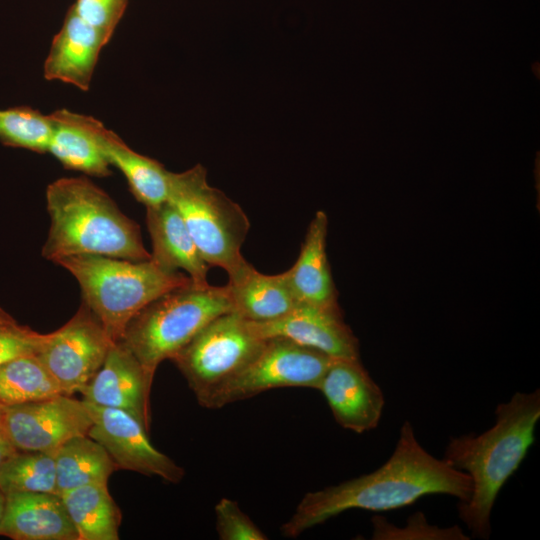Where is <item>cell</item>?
Listing matches in <instances>:
<instances>
[{
	"label": "cell",
	"instance_id": "d6986e66",
	"mask_svg": "<svg viewBox=\"0 0 540 540\" xmlns=\"http://www.w3.org/2000/svg\"><path fill=\"white\" fill-rule=\"evenodd\" d=\"M328 217L317 211L309 223L299 256L284 272L298 304L338 307L337 290L326 253Z\"/></svg>",
	"mask_w": 540,
	"mask_h": 540
},
{
	"label": "cell",
	"instance_id": "2e32d148",
	"mask_svg": "<svg viewBox=\"0 0 540 540\" xmlns=\"http://www.w3.org/2000/svg\"><path fill=\"white\" fill-rule=\"evenodd\" d=\"M5 495L0 535L14 540H79L60 495L42 492Z\"/></svg>",
	"mask_w": 540,
	"mask_h": 540
},
{
	"label": "cell",
	"instance_id": "836d02e7",
	"mask_svg": "<svg viewBox=\"0 0 540 540\" xmlns=\"http://www.w3.org/2000/svg\"><path fill=\"white\" fill-rule=\"evenodd\" d=\"M3 408H4V406L0 404V416L2 414Z\"/></svg>",
	"mask_w": 540,
	"mask_h": 540
},
{
	"label": "cell",
	"instance_id": "9a60e30c",
	"mask_svg": "<svg viewBox=\"0 0 540 540\" xmlns=\"http://www.w3.org/2000/svg\"><path fill=\"white\" fill-rule=\"evenodd\" d=\"M109 39L71 7L54 36L43 67L45 79L88 91L101 49Z\"/></svg>",
	"mask_w": 540,
	"mask_h": 540
},
{
	"label": "cell",
	"instance_id": "7a4b0ae2",
	"mask_svg": "<svg viewBox=\"0 0 540 540\" xmlns=\"http://www.w3.org/2000/svg\"><path fill=\"white\" fill-rule=\"evenodd\" d=\"M539 419V389L516 392L510 400L498 404L495 422L488 430L448 442L443 460L466 473L471 481L470 496L459 502L458 515L473 536L489 538L495 501L533 445Z\"/></svg>",
	"mask_w": 540,
	"mask_h": 540
},
{
	"label": "cell",
	"instance_id": "5b68a950",
	"mask_svg": "<svg viewBox=\"0 0 540 540\" xmlns=\"http://www.w3.org/2000/svg\"><path fill=\"white\" fill-rule=\"evenodd\" d=\"M233 311L227 286L178 287L156 298L127 324L121 341L154 377L208 323Z\"/></svg>",
	"mask_w": 540,
	"mask_h": 540
},
{
	"label": "cell",
	"instance_id": "4dcf8cb0",
	"mask_svg": "<svg viewBox=\"0 0 540 540\" xmlns=\"http://www.w3.org/2000/svg\"><path fill=\"white\" fill-rule=\"evenodd\" d=\"M18 450L9 439L0 420V469L2 465Z\"/></svg>",
	"mask_w": 540,
	"mask_h": 540
},
{
	"label": "cell",
	"instance_id": "d4e9b609",
	"mask_svg": "<svg viewBox=\"0 0 540 540\" xmlns=\"http://www.w3.org/2000/svg\"><path fill=\"white\" fill-rule=\"evenodd\" d=\"M0 489L58 494L53 452L17 451L0 469Z\"/></svg>",
	"mask_w": 540,
	"mask_h": 540
},
{
	"label": "cell",
	"instance_id": "8fae6325",
	"mask_svg": "<svg viewBox=\"0 0 540 540\" xmlns=\"http://www.w3.org/2000/svg\"><path fill=\"white\" fill-rule=\"evenodd\" d=\"M85 403L93 421L87 435L104 447L116 469L157 476L170 483L183 479L184 469L153 446L149 431L136 418L120 409Z\"/></svg>",
	"mask_w": 540,
	"mask_h": 540
},
{
	"label": "cell",
	"instance_id": "484cf974",
	"mask_svg": "<svg viewBox=\"0 0 540 540\" xmlns=\"http://www.w3.org/2000/svg\"><path fill=\"white\" fill-rule=\"evenodd\" d=\"M52 129L50 114L29 106L0 109V143L5 146L46 153Z\"/></svg>",
	"mask_w": 540,
	"mask_h": 540
},
{
	"label": "cell",
	"instance_id": "e0dca14e",
	"mask_svg": "<svg viewBox=\"0 0 540 540\" xmlns=\"http://www.w3.org/2000/svg\"><path fill=\"white\" fill-rule=\"evenodd\" d=\"M146 225L152 242L151 260L167 271L183 270L197 286L209 285L210 266L169 201L146 207Z\"/></svg>",
	"mask_w": 540,
	"mask_h": 540
},
{
	"label": "cell",
	"instance_id": "7402d4cb",
	"mask_svg": "<svg viewBox=\"0 0 540 540\" xmlns=\"http://www.w3.org/2000/svg\"><path fill=\"white\" fill-rule=\"evenodd\" d=\"M79 540H118L121 511L108 484L81 486L60 494Z\"/></svg>",
	"mask_w": 540,
	"mask_h": 540
},
{
	"label": "cell",
	"instance_id": "8992f818",
	"mask_svg": "<svg viewBox=\"0 0 540 540\" xmlns=\"http://www.w3.org/2000/svg\"><path fill=\"white\" fill-rule=\"evenodd\" d=\"M168 201L210 267H220L230 276L247 262L241 247L250 229L249 219L239 204L209 185L201 164L171 173Z\"/></svg>",
	"mask_w": 540,
	"mask_h": 540
},
{
	"label": "cell",
	"instance_id": "3957f363",
	"mask_svg": "<svg viewBox=\"0 0 540 540\" xmlns=\"http://www.w3.org/2000/svg\"><path fill=\"white\" fill-rule=\"evenodd\" d=\"M50 228L42 256L100 255L132 261L151 258L140 228L101 188L86 177H64L46 189Z\"/></svg>",
	"mask_w": 540,
	"mask_h": 540
},
{
	"label": "cell",
	"instance_id": "9c48e42d",
	"mask_svg": "<svg viewBox=\"0 0 540 540\" xmlns=\"http://www.w3.org/2000/svg\"><path fill=\"white\" fill-rule=\"evenodd\" d=\"M114 341L82 302L77 312L47 338L36 353L66 395L80 390L102 366Z\"/></svg>",
	"mask_w": 540,
	"mask_h": 540
},
{
	"label": "cell",
	"instance_id": "4316f807",
	"mask_svg": "<svg viewBox=\"0 0 540 540\" xmlns=\"http://www.w3.org/2000/svg\"><path fill=\"white\" fill-rule=\"evenodd\" d=\"M372 539L376 540H464L469 539L459 526L440 528L428 523L418 511L411 515L403 527H397L381 516L372 519Z\"/></svg>",
	"mask_w": 540,
	"mask_h": 540
},
{
	"label": "cell",
	"instance_id": "1f68e13d",
	"mask_svg": "<svg viewBox=\"0 0 540 540\" xmlns=\"http://www.w3.org/2000/svg\"><path fill=\"white\" fill-rule=\"evenodd\" d=\"M5 504H6V495L1 491L0 489V529L4 517L5 512Z\"/></svg>",
	"mask_w": 540,
	"mask_h": 540
},
{
	"label": "cell",
	"instance_id": "ac0fdd59",
	"mask_svg": "<svg viewBox=\"0 0 540 540\" xmlns=\"http://www.w3.org/2000/svg\"><path fill=\"white\" fill-rule=\"evenodd\" d=\"M50 116L53 129L48 153L66 169L95 177L111 175L100 142L105 127L102 122L67 109L56 110Z\"/></svg>",
	"mask_w": 540,
	"mask_h": 540
},
{
	"label": "cell",
	"instance_id": "30bf717a",
	"mask_svg": "<svg viewBox=\"0 0 540 540\" xmlns=\"http://www.w3.org/2000/svg\"><path fill=\"white\" fill-rule=\"evenodd\" d=\"M0 420L18 451L44 452L87 435L93 423L87 404L66 394L5 406Z\"/></svg>",
	"mask_w": 540,
	"mask_h": 540
},
{
	"label": "cell",
	"instance_id": "603a6c76",
	"mask_svg": "<svg viewBox=\"0 0 540 540\" xmlns=\"http://www.w3.org/2000/svg\"><path fill=\"white\" fill-rule=\"evenodd\" d=\"M59 495L85 485L108 484L116 469L108 452L88 435L75 436L54 451Z\"/></svg>",
	"mask_w": 540,
	"mask_h": 540
},
{
	"label": "cell",
	"instance_id": "6da1fadb",
	"mask_svg": "<svg viewBox=\"0 0 540 540\" xmlns=\"http://www.w3.org/2000/svg\"><path fill=\"white\" fill-rule=\"evenodd\" d=\"M470 492L469 476L428 453L411 423L405 421L394 451L383 465L357 478L308 492L281 526V532L296 538L350 509L384 512L433 494L450 495L463 502Z\"/></svg>",
	"mask_w": 540,
	"mask_h": 540
},
{
	"label": "cell",
	"instance_id": "d6a6232c",
	"mask_svg": "<svg viewBox=\"0 0 540 540\" xmlns=\"http://www.w3.org/2000/svg\"><path fill=\"white\" fill-rule=\"evenodd\" d=\"M12 316L0 306V320L10 319Z\"/></svg>",
	"mask_w": 540,
	"mask_h": 540
},
{
	"label": "cell",
	"instance_id": "277c9868",
	"mask_svg": "<svg viewBox=\"0 0 540 540\" xmlns=\"http://www.w3.org/2000/svg\"><path fill=\"white\" fill-rule=\"evenodd\" d=\"M80 285L83 303L110 338L121 340L129 321L168 291L193 283L183 272L161 268L153 260L132 261L100 255H72L54 262Z\"/></svg>",
	"mask_w": 540,
	"mask_h": 540
},
{
	"label": "cell",
	"instance_id": "f546056e",
	"mask_svg": "<svg viewBox=\"0 0 540 540\" xmlns=\"http://www.w3.org/2000/svg\"><path fill=\"white\" fill-rule=\"evenodd\" d=\"M128 0H77L72 6L86 22L100 30L109 40L120 21Z\"/></svg>",
	"mask_w": 540,
	"mask_h": 540
},
{
	"label": "cell",
	"instance_id": "ffe728a7",
	"mask_svg": "<svg viewBox=\"0 0 540 540\" xmlns=\"http://www.w3.org/2000/svg\"><path fill=\"white\" fill-rule=\"evenodd\" d=\"M233 312L251 322H268L290 312L298 304L283 273H260L248 261L228 276L226 284Z\"/></svg>",
	"mask_w": 540,
	"mask_h": 540
},
{
	"label": "cell",
	"instance_id": "f1b7e54d",
	"mask_svg": "<svg viewBox=\"0 0 540 540\" xmlns=\"http://www.w3.org/2000/svg\"><path fill=\"white\" fill-rule=\"evenodd\" d=\"M47 334L19 324L13 317L0 320V366L27 354L37 353Z\"/></svg>",
	"mask_w": 540,
	"mask_h": 540
},
{
	"label": "cell",
	"instance_id": "7c38bea8",
	"mask_svg": "<svg viewBox=\"0 0 540 540\" xmlns=\"http://www.w3.org/2000/svg\"><path fill=\"white\" fill-rule=\"evenodd\" d=\"M249 323L262 339L282 337L332 359H360L359 341L345 323L339 306L297 304L278 319Z\"/></svg>",
	"mask_w": 540,
	"mask_h": 540
},
{
	"label": "cell",
	"instance_id": "52a82bcc",
	"mask_svg": "<svg viewBox=\"0 0 540 540\" xmlns=\"http://www.w3.org/2000/svg\"><path fill=\"white\" fill-rule=\"evenodd\" d=\"M332 360L286 338H265L259 351L243 368L198 403L207 409H219L275 388L317 389Z\"/></svg>",
	"mask_w": 540,
	"mask_h": 540
},
{
	"label": "cell",
	"instance_id": "5bb4252c",
	"mask_svg": "<svg viewBox=\"0 0 540 540\" xmlns=\"http://www.w3.org/2000/svg\"><path fill=\"white\" fill-rule=\"evenodd\" d=\"M317 390L342 428L362 434L378 426L384 395L360 359H333Z\"/></svg>",
	"mask_w": 540,
	"mask_h": 540
},
{
	"label": "cell",
	"instance_id": "4fadbf2b",
	"mask_svg": "<svg viewBox=\"0 0 540 540\" xmlns=\"http://www.w3.org/2000/svg\"><path fill=\"white\" fill-rule=\"evenodd\" d=\"M153 378L135 355L121 341H116L100 369L79 393L89 404L127 412L149 431Z\"/></svg>",
	"mask_w": 540,
	"mask_h": 540
},
{
	"label": "cell",
	"instance_id": "ba28073f",
	"mask_svg": "<svg viewBox=\"0 0 540 540\" xmlns=\"http://www.w3.org/2000/svg\"><path fill=\"white\" fill-rule=\"evenodd\" d=\"M263 342L249 321L232 311L208 323L171 361L200 401L243 368Z\"/></svg>",
	"mask_w": 540,
	"mask_h": 540
},
{
	"label": "cell",
	"instance_id": "cb8c5ba5",
	"mask_svg": "<svg viewBox=\"0 0 540 540\" xmlns=\"http://www.w3.org/2000/svg\"><path fill=\"white\" fill-rule=\"evenodd\" d=\"M64 394L36 353L16 357L0 366V404L5 406Z\"/></svg>",
	"mask_w": 540,
	"mask_h": 540
},
{
	"label": "cell",
	"instance_id": "44dd1931",
	"mask_svg": "<svg viewBox=\"0 0 540 540\" xmlns=\"http://www.w3.org/2000/svg\"><path fill=\"white\" fill-rule=\"evenodd\" d=\"M100 142L110 165L122 172L137 201L145 207L168 201L172 172L157 160L132 150L106 127L101 133Z\"/></svg>",
	"mask_w": 540,
	"mask_h": 540
},
{
	"label": "cell",
	"instance_id": "83f0119b",
	"mask_svg": "<svg viewBox=\"0 0 540 540\" xmlns=\"http://www.w3.org/2000/svg\"><path fill=\"white\" fill-rule=\"evenodd\" d=\"M215 527L221 540H266L267 535L242 511L237 502L221 498L214 508Z\"/></svg>",
	"mask_w": 540,
	"mask_h": 540
}]
</instances>
